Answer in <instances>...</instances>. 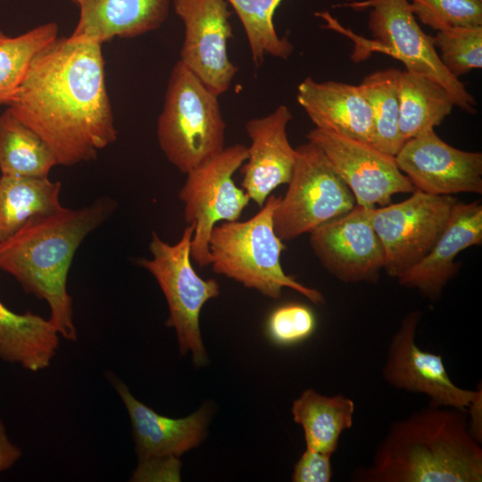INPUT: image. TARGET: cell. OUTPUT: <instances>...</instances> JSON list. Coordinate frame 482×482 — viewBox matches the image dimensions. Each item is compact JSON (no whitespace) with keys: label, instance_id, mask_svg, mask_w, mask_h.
<instances>
[{"label":"cell","instance_id":"cell-1","mask_svg":"<svg viewBox=\"0 0 482 482\" xmlns=\"http://www.w3.org/2000/svg\"><path fill=\"white\" fill-rule=\"evenodd\" d=\"M7 106L61 165L94 160L117 138L98 43L55 38L32 59Z\"/></svg>","mask_w":482,"mask_h":482},{"label":"cell","instance_id":"cell-2","mask_svg":"<svg viewBox=\"0 0 482 482\" xmlns=\"http://www.w3.org/2000/svg\"><path fill=\"white\" fill-rule=\"evenodd\" d=\"M357 482H481L482 447L467 410L428 404L394 421Z\"/></svg>","mask_w":482,"mask_h":482},{"label":"cell","instance_id":"cell-3","mask_svg":"<svg viewBox=\"0 0 482 482\" xmlns=\"http://www.w3.org/2000/svg\"><path fill=\"white\" fill-rule=\"evenodd\" d=\"M116 208L110 197H100L78 209L66 207L37 216L0 242V269L11 274L24 291L47 303L49 320L60 336L76 341L72 298L67 278L72 259L85 237Z\"/></svg>","mask_w":482,"mask_h":482},{"label":"cell","instance_id":"cell-4","mask_svg":"<svg viewBox=\"0 0 482 482\" xmlns=\"http://www.w3.org/2000/svg\"><path fill=\"white\" fill-rule=\"evenodd\" d=\"M279 199L270 195L252 218L223 221L213 227L209 238L212 270L272 299L280 298L283 288L287 287L314 304L323 303L325 299L319 290L299 283L281 266L280 255L286 245L273 226V212Z\"/></svg>","mask_w":482,"mask_h":482},{"label":"cell","instance_id":"cell-5","mask_svg":"<svg viewBox=\"0 0 482 482\" xmlns=\"http://www.w3.org/2000/svg\"><path fill=\"white\" fill-rule=\"evenodd\" d=\"M218 96L179 60L167 83L157 139L167 160L187 173L225 148L226 124Z\"/></svg>","mask_w":482,"mask_h":482},{"label":"cell","instance_id":"cell-6","mask_svg":"<svg viewBox=\"0 0 482 482\" xmlns=\"http://www.w3.org/2000/svg\"><path fill=\"white\" fill-rule=\"evenodd\" d=\"M194 229V224H188L174 245L154 231L149 245L152 258L140 259L138 264L154 276L164 295L169 309L166 325L175 329L180 353H191L194 364L203 366L208 356L200 331V313L205 303L220 295V286L214 278H202L193 268L190 245Z\"/></svg>","mask_w":482,"mask_h":482},{"label":"cell","instance_id":"cell-7","mask_svg":"<svg viewBox=\"0 0 482 482\" xmlns=\"http://www.w3.org/2000/svg\"><path fill=\"white\" fill-rule=\"evenodd\" d=\"M355 11L371 8L369 28L373 41L356 43L353 59L359 62L370 51L388 54L402 62L406 70L424 75L444 87L453 104L474 112L476 101L465 86L443 64L434 37L418 24L408 0H364L340 4Z\"/></svg>","mask_w":482,"mask_h":482},{"label":"cell","instance_id":"cell-8","mask_svg":"<svg viewBox=\"0 0 482 482\" xmlns=\"http://www.w3.org/2000/svg\"><path fill=\"white\" fill-rule=\"evenodd\" d=\"M295 151L287 190L273 212L274 230L282 241L310 233L356 204L349 187L316 145L308 141Z\"/></svg>","mask_w":482,"mask_h":482},{"label":"cell","instance_id":"cell-9","mask_svg":"<svg viewBox=\"0 0 482 482\" xmlns=\"http://www.w3.org/2000/svg\"><path fill=\"white\" fill-rule=\"evenodd\" d=\"M247 146L236 144L187 173L179 192L184 204V218L195 229L191 259L199 266L211 264L209 238L220 221L238 220L250 198L232 176L247 159Z\"/></svg>","mask_w":482,"mask_h":482},{"label":"cell","instance_id":"cell-10","mask_svg":"<svg viewBox=\"0 0 482 482\" xmlns=\"http://www.w3.org/2000/svg\"><path fill=\"white\" fill-rule=\"evenodd\" d=\"M457 200L415 190L404 201L369 209L384 250V270L393 277L421 261L446 227Z\"/></svg>","mask_w":482,"mask_h":482},{"label":"cell","instance_id":"cell-11","mask_svg":"<svg viewBox=\"0 0 482 482\" xmlns=\"http://www.w3.org/2000/svg\"><path fill=\"white\" fill-rule=\"evenodd\" d=\"M306 137L324 153L353 193L356 204L385 206L391 204L394 195L416 190L399 170L395 156L369 143L317 128Z\"/></svg>","mask_w":482,"mask_h":482},{"label":"cell","instance_id":"cell-12","mask_svg":"<svg viewBox=\"0 0 482 482\" xmlns=\"http://www.w3.org/2000/svg\"><path fill=\"white\" fill-rule=\"evenodd\" d=\"M184 25L179 61L220 96L230 87L237 67L228 54L232 37L226 0H173Z\"/></svg>","mask_w":482,"mask_h":482},{"label":"cell","instance_id":"cell-13","mask_svg":"<svg viewBox=\"0 0 482 482\" xmlns=\"http://www.w3.org/2000/svg\"><path fill=\"white\" fill-rule=\"evenodd\" d=\"M421 315L412 311L402 320L387 348L383 378L395 388L427 395L430 405L467 410L482 387H460L448 375L441 355L418 346L415 339Z\"/></svg>","mask_w":482,"mask_h":482},{"label":"cell","instance_id":"cell-14","mask_svg":"<svg viewBox=\"0 0 482 482\" xmlns=\"http://www.w3.org/2000/svg\"><path fill=\"white\" fill-rule=\"evenodd\" d=\"M369 209L355 204L309 233L316 257L342 282H376L384 269L383 246L370 223Z\"/></svg>","mask_w":482,"mask_h":482},{"label":"cell","instance_id":"cell-15","mask_svg":"<svg viewBox=\"0 0 482 482\" xmlns=\"http://www.w3.org/2000/svg\"><path fill=\"white\" fill-rule=\"evenodd\" d=\"M395 159L416 190L433 195L482 193V154L457 149L434 129L405 141Z\"/></svg>","mask_w":482,"mask_h":482},{"label":"cell","instance_id":"cell-16","mask_svg":"<svg viewBox=\"0 0 482 482\" xmlns=\"http://www.w3.org/2000/svg\"><path fill=\"white\" fill-rule=\"evenodd\" d=\"M108 379L128 411L138 461L179 458L206 436L212 414L210 406L204 405L184 418H170L137 400L112 373L109 372Z\"/></svg>","mask_w":482,"mask_h":482},{"label":"cell","instance_id":"cell-17","mask_svg":"<svg viewBox=\"0 0 482 482\" xmlns=\"http://www.w3.org/2000/svg\"><path fill=\"white\" fill-rule=\"evenodd\" d=\"M292 119L288 107L280 104L271 113L251 119L245 124L251 145L241 169V185L250 200L260 207L275 188L290 179L296 156L287 133Z\"/></svg>","mask_w":482,"mask_h":482},{"label":"cell","instance_id":"cell-18","mask_svg":"<svg viewBox=\"0 0 482 482\" xmlns=\"http://www.w3.org/2000/svg\"><path fill=\"white\" fill-rule=\"evenodd\" d=\"M482 243V205L478 202H456L448 223L429 253L400 275L401 286L416 288L436 300L459 270L454 259L470 246Z\"/></svg>","mask_w":482,"mask_h":482},{"label":"cell","instance_id":"cell-19","mask_svg":"<svg viewBox=\"0 0 482 482\" xmlns=\"http://www.w3.org/2000/svg\"><path fill=\"white\" fill-rule=\"evenodd\" d=\"M296 99L317 129L372 145V114L359 86L308 77L299 84Z\"/></svg>","mask_w":482,"mask_h":482},{"label":"cell","instance_id":"cell-20","mask_svg":"<svg viewBox=\"0 0 482 482\" xmlns=\"http://www.w3.org/2000/svg\"><path fill=\"white\" fill-rule=\"evenodd\" d=\"M79 17L68 38L103 45L114 37L131 38L159 29L170 0H72Z\"/></svg>","mask_w":482,"mask_h":482},{"label":"cell","instance_id":"cell-21","mask_svg":"<svg viewBox=\"0 0 482 482\" xmlns=\"http://www.w3.org/2000/svg\"><path fill=\"white\" fill-rule=\"evenodd\" d=\"M60 334L45 318L16 313L0 302V359L37 372L48 368L57 354Z\"/></svg>","mask_w":482,"mask_h":482},{"label":"cell","instance_id":"cell-22","mask_svg":"<svg viewBox=\"0 0 482 482\" xmlns=\"http://www.w3.org/2000/svg\"><path fill=\"white\" fill-rule=\"evenodd\" d=\"M354 402L342 395H324L304 390L292 404L293 420L304 435L306 448L332 455L343 432L353 426Z\"/></svg>","mask_w":482,"mask_h":482},{"label":"cell","instance_id":"cell-23","mask_svg":"<svg viewBox=\"0 0 482 482\" xmlns=\"http://www.w3.org/2000/svg\"><path fill=\"white\" fill-rule=\"evenodd\" d=\"M62 184L48 177L0 176V242L19 231L31 219L63 208Z\"/></svg>","mask_w":482,"mask_h":482},{"label":"cell","instance_id":"cell-24","mask_svg":"<svg viewBox=\"0 0 482 482\" xmlns=\"http://www.w3.org/2000/svg\"><path fill=\"white\" fill-rule=\"evenodd\" d=\"M399 131L403 142L441 124L453 102L437 82L405 70L399 76Z\"/></svg>","mask_w":482,"mask_h":482},{"label":"cell","instance_id":"cell-25","mask_svg":"<svg viewBox=\"0 0 482 482\" xmlns=\"http://www.w3.org/2000/svg\"><path fill=\"white\" fill-rule=\"evenodd\" d=\"M58 165L50 146L6 109L0 115L1 175L45 178Z\"/></svg>","mask_w":482,"mask_h":482},{"label":"cell","instance_id":"cell-26","mask_svg":"<svg viewBox=\"0 0 482 482\" xmlns=\"http://www.w3.org/2000/svg\"><path fill=\"white\" fill-rule=\"evenodd\" d=\"M400 72L395 68L377 71L358 85L372 114V145L393 156L404 144L399 131Z\"/></svg>","mask_w":482,"mask_h":482},{"label":"cell","instance_id":"cell-27","mask_svg":"<svg viewBox=\"0 0 482 482\" xmlns=\"http://www.w3.org/2000/svg\"><path fill=\"white\" fill-rule=\"evenodd\" d=\"M58 37V25L47 22L16 37L0 30V104H8L32 59Z\"/></svg>","mask_w":482,"mask_h":482},{"label":"cell","instance_id":"cell-28","mask_svg":"<svg viewBox=\"0 0 482 482\" xmlns=\"http://www.w3.org/2000/svg\"><path fill=\"white\" fill-rule=\"evenodd\" d=\"M236 11L245 31L253 63L259 66L267 54L287 59L293 46L280 37L273 23L274 12L283 0H226Z\"/></svg>","mask_w":482,"mask_h":482},{"label":"cell","instance_id":"cell-29","mask_svg":"<svg viewBox=\"0 0 482 482\" xmlns=\"http://www.w3.org/2000/svg\"><path fill=\"white\" fill-rule=\"evenodd\" d=\"M434 45L440 50L443 64L457 78L482 67V26L438 31Z\"/></svg>","mask_w":482,"mask_h":482},{"label":"cell","instance_id":"cell-30","mask_svg":"<svg viewBox=\"0 0 482 482\" xmlns=\"http://www.w3.org/2000/svg\"><path fill=\"white\" fill-rule=\"evenodd\" d=\"M425 25L441 31L454 27L482 26L481 0H408Z\"/></svg>","mask_w":482,"mask_h":482},{"label":"cell","instance_id":"cell-31","mask_svg":"<svg viewBox=\"0 0 482 482\" xmlns=\"http://www.w3.org/2000/svg\"><path fill=\"white\" fill-rule=\"evenodd\" d=\"M316 326V317L310 307L289 303L270 312L266 321V333L274 344L290 346L308 339Z\"/></svg>","mask_w":482,"mask_h":482},{"label":"cell","instance_id":"cell-32","mask_svg":"<svg viewBox=\"0 0 482 482\" xmlns=\"http://www.w3.org/2000/svg\"><path fill=\"white\" fill-rule=\"evenodd\" d=\"M330 454L306 448L294 466V482H329L332 478Z\"/></svg>","mask_w":482,"mask_h":482},{"label":"cell","instance_id":"cell-33","mask_svg":"<svg viewBox=\"0 0 482 482\" xmlns=\"http://www.w3.org/2000/svg\"><path fill=\"white\" fill-rule=\"evenodd\" d=\"M179 458H157L138 461L132 481L179 480Z\"/></svg>","mask_w":482,"mask_h":482},{"label":"cell","instance_id":"cell-34","mask_svg":"<svg viewBox=\"0 0 482 482\" xmlns=\"http://www.w3.org/2000/svg\"><path fill=\"white\" fill-rule=\"evenodd\" d=\"M21 455V448L10 440L5 426L0 420V472L11 469Z\"/></svg>","mask_w":482,"mask_h":482},{"label":"cell","instance_id":"cell-35","mask_svg":"<svg viewBox=\"0 0 482 482\" xmlns=\"http://www.w3.org/2000/svg\"><path fill=\"white\" fill-rule=\"evenodd\" d=\"M469 429L473 438L482 442V391L477 395L467 409Z\"/></svg>","mask_w":482,"mask_h":482}]
</instances>
